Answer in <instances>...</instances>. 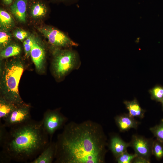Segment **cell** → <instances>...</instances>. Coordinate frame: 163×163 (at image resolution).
Returning <instances> with one entry per match:
<instances>
[{
    "instance_id": "obj_22",
    "label": "cell",
    "mask_w": 163,
    "mask_h": 163,
    "mask_svg": "<svg viewBox=\"0 0 163 163\" xmlns=\"http://www.w3.org/2000/svg\"><path fill=\"white\" fill-rule=\"evenodd\" d=\"M149 130L156 139L163 142V119L158 124L150 127Z\"/></svg>"
},
{
    "instance_id": "obj_21",
    "label": "cell",
    "mask_w": 163,
    "mask_h": 163,
    "mask_svg": "<svg viewBox=\"0 0 163 163\" xmlns=\"http://www.w3.org/2000/svg\"><path fill=\"white\" fill-rule=\"evenodd\" d=\"M12 39L11 35L8 31L0 29V48L1 50L10 44Z\"/></svg>"
},
{
    "instance_id": "obj_19",
    "label": "cell",
    "mask_w": 163,
    "mask_h": 163,
    "mask_svg": "<svg viewBox=\"0 0 163 163\" xmlns=\"http://www.w3.org/2000/svg\"><path fill=\"white\" fill-rule=\"evenodd\" d=\"M152 155L157 160H159L163 158V142L156 139L154 140L152 149Z\"/></svg>"
},
{
    "instance_id": "obj_14",
    "label": "cell",
    "mask_w": 163,
    "mask_h": 163,
    "mask_svg": "<svg viewBox=\"0 0 163 163\" xmlns=\"http://www.w3.org/2000/svg\"><path fill=\"white\" fill-rule=\"evenodd\" d=\"M129 147L130 142H126L118 136H114L111 139L110 148L116 158L127 151Z\"/></svg>"
},
{
    "instance_id": "obj_29",
    "label": "cell",
    "mask_w": 163,
    "mask_h": 163,
    "mask_svg": "<svg viewBox=\"0 0 163 163\" xmlns=\"http://www.w3.org/2000/svg\"><path fill=\"white\" fill-rule=\"evenodd\" d=\"M161 105H162V111H163V99L161 102Z\"/></svg>"
},
{
    "instance_id": "obj_15",
    "label": "cell",
    "mask_w": 163,
    "mask_h": 163,
    "mask_svg": "<svg viewBox=\"0 0 163 163\" xmlns=\"http://www.w3.org/2000/svg\"><path fill=\"white\" fill-rule=\"evenodd\" d=\"M123 103L130 116L140 119L144 117L145 111L141 108L136 99L135 98L131 101H125Z\"/></svg>"
},
{
    "instance_id": "obj_8",
    "label": "cell",
    "mask_w": 163,
    "mask_h": 163,
    "mask_svg": "<svg viewBox=\"0 0 163 163\" xmlns=\"http://www.w3.org/2000/svg\"><path fill=\"white\" fill-rule=\"evenodd\" d=\"M153 141L152 139H148L139 135H134L132 136L130 142V147L133 148L137 156L150 160L152 155Z\"/></svg>"
},
{
    "instance_id": "obj_30",
    "label": "cell",
    "mask_w": 163,
    "mask_h": 163,
    "mask_svg": "<svg viewBox=\"0 0 163 163\" xmlns=\"http://www.w3.org/2000/svg\"><path fill=\"white\" fill-rule=\"evenodd\" d=\"M59 0L64 1H66V0Z\"/></svg>"
},
{
    "instance_id": "obj_10",
    "label": "cell",
    "mask_w": 163,
    "mask_h": 163,
    "mask_svg": "<svg viewBox=\"0 0 163 163\" xmlns=\"http://www.w3.org/2000/svg\"><path fill=\"white\" fill-rule=\"evenodd\" d=\"M27 9L31 16L34 19L44 17L48 11L47 4L42 0H29Z\"/></svg>"
},
{
    "instance_id": "obj_3",
    "label": "cell",
    "mask_w": 163,
    "mask_h": 163,
    "mask_svg": "<svg viewBox=\"0 0 163 163\" xmlns=\"http://www.w3.org/2000/svg\"><path fill=\"white\" fill-rule=\"evenodd\" d=\"M24 69L22 61L19 59H13L5 62L1 72V97L18 106L25 103L18 89Z\"/></svg>"
},
{
    "instance_id": "obj_4",
    "label": "cell",
    "mask_w": 163,
    "mask_h": 163,
    "mask_svg": "<svg viewBox=\"0 0 163 163\" xmlns=\"http://www.w3.org/2000/svg\"><path fill=\"white\" fill-rule=\"evenodd\" d=\"M81 64L74 51L58 49L54 53L52 67L53 74L57 80L62 79L72 71L78 69Z\"/></svg>"
},
{
    "instance_id": "obj_11",
    "label": "cell",
    "mask_w": 163,
    "mask_h": 163,
    "mask_svg": "<svg viewBox=\"0 0 163 163\" xmlns=\"http://www.w3.org/2000/svg\"><path fill=\"white\" fill-rule=\"evenodd\" d=\"M29 0H15L9 7L10 11L19 22L26 21L27 11Z\"/></svg>"
},
{
    "instance_id": "obj_27",
    "label": "cell",
    "mask_w": 163,
    "mask_h": 163,
    "mask_svg": "<svg viewBox=\"0 0 163 163\" xmlns=\"http://www.w3.org/2000/svg\"><path fill=\"white\" fill-rule=\"evenodd\" d=\"M150 160H149L141 157L137 156L133 160L134 163H149Z\"/></svg>"
},
{
    "instance_id": "obj_18",
    "label": "cell",
    "mask_w": 163,
    "mask_h": 163,
    "mask_svg": "<svg viewBox=\"0 0 163 163\" xmlns=\"http://www.w3.org/2000/svg\"><path fill=\"white\" fill-rule=\"evenodd\" d=\"M21 51V48L19 45L15 43H10L1 50L0 59H3L16 56L20 54Z\"/></svg>"
},
{
    "instance_id": "obj_28",
    "label": "cell",
    "mask_w": 163,
    "mask_h": 163,
    "mask_svg": "<svg viewBox=\"0 0 163 163\" xmlns=\"http://www.w3.org/2000/svg\"><path fill=\"white\" fill-rule=\"evenodd\" d=\"M15 0H1L3 5L5 6L10 7Z\"/></svg>"
},
{
    "instance_id": "obj_7",
    "label": "cell",
    "mask_w": 163,
    "mask_h": 163,
    "mask_svg": "<svg viewBox=\"0 0 163 163\" xmlns=\"http://www.w3.org/2000/svg\"><path fill=\"white\" fill-rule=\"evenodd\" d=\"M31 119L30 106L25 103L18 106L3 120L6 127L22 123Z\"/></svg>"
},
{
    "instance_id": "obj_20",
    "label": "cell",
    "mask_w": 163,
    "mask_h": 163,
    "mask_svg": "<svg viewBox=\"0 0 163 163\" xmlns=\"http://www.w3.org/2000/svg\"><path fill=\"white\" fill-rule=\"evenodd\" d=\"M152 100L161 102L163 99V87L159 85L155 86L149 91Z\"/></svg>"
},
{
    "instance_id": "obj_26",
    "label": "cell",
    "mask_w": 163,
    "mask_h": 163,
    "mask_svg": "<svg viewBox=\"0 0 163 163\" xmlns=\"http://www.w3.org/2000/svg\"><path fill=\"white\" fill-rule=\"evenodd\" d=\"M6 127L4 124L0 123V143L2 146L7 135L8 132L6 129Z\"/></svg>"
},
{
    "instance_id": "obj_9",
    "label": "cell",
    "mask_w": 163,
    "mask_h": 163,
    "mask_svg": "<svg viewBox=\"0 0 163 163\" xmlns=\"http://www.w3.org/2000/svg\"><path fill=\"white\" fill-rule=\"evenodd\" d=\"M30 56L36 69L39 71L42 70L44 66L45 51L41 44L35 37L31 50Z\"/></svg>"
},
{
    "instance_id": "obj_16",
    "label": "cell",
    "mask_w": 163,
    "mask_h": 163,
    "mask_svg": "<svg viewBox=\"0 0 163 163\" xmlns=\"http://www.w3.org/2000/svg\"><path fill=\"white\" fill-rule=\"evenodd\" d=\"M14 20L11 15L5 9L0 10V29L8 31L14 26Z\"/></svg>"
},
{
    "instance_id": "obj_23",
    "label": "cell",
    "mask_w": 163,
    "mask_h": 163,
    "mask_svg": "<svg viewBox=\"0 0 163 163\" xmlns=\"http://www.w3.org/2000/svg\"><path fill=\"white\" fill-rule=\"evenodd\" d=\"M137 156L135 153L129 154L127 151L116 158V160L118 163H131Z\"/></svg>"
},
{
    "instance_id": "obj_17",
    "label": "cell",
    "mask_w": 163,
    "mask_h": 163,
    "mask_svg": "<svg viewBox=\"0 0 163 163\" xmlns=\"http://www.w3.org/2000/svg\"><path fill=\"white\" fill-rule=\"evenodd\" d=\"M18 106L4 98L0 97V119L4 120Z\"/></svg>"
},
{
    "instance_id": "obj_5",
    "label": "cell",
    "mask_w": 163,
    "mask_h": 163,
    "mask_svg": "<svg viewBox=\"0 0 163 163\" xmlns=\"http://www.w3.org/2000/svg\"><path fill=\"white\" fill-rule=\"evenodd\" d=\"M38 30L48 39L49 43L57 48L77 46L78 44L61 31L52 27H40Z\"/></svg>"
},
{
    "instance_id": "obj_2",
    "label": "cell",
    "mask_w": 163,
    "mask_h": 163,
    "mask_svg": "<svg viewBox=\"0 0 163 163\" xmlns=\"http://www.w3.org/2000/svg\"><path fill=\"white\" fill-rule=\"evenodd\" d=\"M1 146L2 156L8 161L24 162L40 154L50 141L42 120L31 119L11 127Z\"/></svg>"
},
{
    "instance_id": "obj_6",
    "label": "cell",
    "mask_w": 163,
    "mask_h": 163,
    "mask_svg": "<svg viewBox=\"0 0 163 163\" xmlns=\"http://www.w3.org/2000/svg\"><path fill=\"white\" fill-rule=\"evenodd\" d=\"M66 120L57 110H49L44 113L42 121L44 129L50 138V141H51L55 132L64 126Z\"/></svg>"
},
{
    "instance_id": "obj_24",
    "label": "cell",
    "mask_w": 163,
    "mask_h": 163,
    "mask_svg": "<svg viewBox=\"0 0 163 163\" xmlns=\"http://www.w3.org/2000/svg\"><path fill=\"white\" fill-rule=\"evenodd\" d=\"M34 37V35H30L23 42L25 55L27 57L30 56L31 50L33 43Z\"/></svg>"
},
{
    "instance_id": "obj_13",
    "label": "cell",
    "mask_w": 163,
    "mask_h": 163,
    "mask_svg": "<svg viewBox=\"0 0 163 163\" xmlns=\"http://www.w3.org/2000/svg\"><path fill=\"white\" fill-rule=\"evenodd\" d=\"M55 143L50 141L49 143L37 157L30 163H51L55 158Z\"/></svg>"
},
{
    "instance_id": "obj_12",
    "label": "cell",
    "mask_w": 163,
    "mask_h": 163,
    "mask_svg": "<svg viewBox=\"0 0 163 163\" xmlns=\"http://www.w3.org/2000/svg\"><path fill=\"white\" fill-rule=\"evenodd\" d=\"M115 121L120 131L122 132L128 131L131 129H136L140 123L128 113L116 116Z\"/></svg>"
},
{
    "instance_id": "obj_1",
    "label": "cell",
    "mask_w": 163,
    "mask_h": 163,
    "mask_svg": "<svg viewBox=\"0 0 163 163\" xmlns=\"http://www.w3.org/2000/svg\"><path fill=\"white\" fill-rule=\"evenodd\" d=\"M106 139L101 125L91 121L64 125L55 143V162L103 163Z\"/></svg>"
},
{
    "instance_id": "obj_25",
    "label": "cell",
    "mask_w": 163,
    "mask_h": 163,
    "mask_svg": "<svg viewBox=\"0 0 163 163\" xmlns=\"http://www.w3.org/2000/svg\"><path fill=\"white\" fill-rule=\"evenodd\" d=\"M13 34L16 38L21 41H24L29 36L27 31L20 29L15 30Z\"/></svg>"
}]
</instances>
